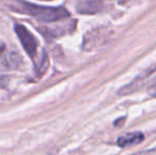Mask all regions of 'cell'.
<instances>
[{
  "label": "cell",
  "instance_id": "6da1fadb",
  "mask_svg": "<svg viewBox=\"0 0 156 155\" xmlns=\"http://www.w3.org/2000/svg\"><path fill=\"white\" fill-rule=\"evenodd\" d=\"M18 10L23 13L46 23L62 20L69 16V12L66 9L62 8H50V6H39L36 4H31L28 2H20Z\"/></svg>",
  "mask_w": 156,
  "mask_h": 155
},
{
  "label": "cell",
  "instance_id": "7a4b0ae2",
  "mask_svg": "<svg viewBox=\"0 0 156 155\" xmlns=\"http://www.w3.org/2000/svg\"><path fill=\"white\" fill-rule=\"evenodd\" d=\"M15 31H16L17 36H18L19 41H20L21 45L23 46L25 50L27 51V53L31 58L34 56L36 54L37 50V41L34 36L31 34V32L21 25L15 26Z\"/></svg>",
  "mask_w": 156,
  "mask_h": 155
},
{
  "label": "cell",
  "instance_id": "3957f363",
  "mask_svg": "<svg viewBox=\"0 0 156 155\" xmlns=\"http://www.w3.org/2000/svg\"><path fill=\"white\" fill-rule=\"evenodd\" d=\"M19 64V56L10 51L5 45H0V66L3 68H15Z\"/></svg>",
  "mask_w": 156,
  "mask_h": 155
},
{
  "label": "cell",
  "instance_id": "277c9868",
  "mask_svg": "<svg viewBox=\"0 0 156 155\" xmlns=\"http://www.w3.org/2000/svg\"><path fill=\"white\" fill-rule=\"evenodd\" d=\"M144 140V134L140 132L127 133L123 136L119 137L117 140V145L120 148H127L132 146H136Z\"/></svg>",
  "mask_w": 156,
  "mask_h": 155
},
{
  "label": "cell",
  "instance_id": "5b68a950",
  "mask_svg": "<svg viewBox=\"0 0 156 155\" xmlns=\"http://www.w3.org/2000/svg\"><path fill=\"white\" fill-rule=\"evenodd\" d=\"M99 8H100V5L97 1H87L83 3L82 5H80L78 10L81 13H94L99 10Z\"/></svg>",
  "mask_w": 156,
  "mask_h": 155
},
{
  "label": "cell",
  "instance_id": "8992f818",
  "mask_svg": "<svg viewBox=\"0 0 156 155\" xmlns=\"http://www.w3.org/2000/svg\"><path fill=\"white\" fill-rule=\"evenodd\" d=\"M149 93L153 97H156V80L151 84L150 88H149Z\"/></svg>",
  "mask_w": 156,
  "mask_h": 155
},
{
  "label": "cell",
  "instance_id": "52a82bcc",
  "mask_svg": "<svg viewBox=\"0 0 156 155\" xmlns=\"http://www.w3.org/2000/svg\"><path fill=\"white\" fill-rule=\"evenodd\" d=\"M134 155H156V148H154V149H151V150H148V151L139 152V153L134 154Z\"/></svg>",
  "mask_w": 156,
  "mask_h": 155
}]
</instances>
